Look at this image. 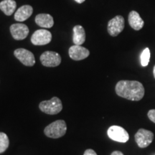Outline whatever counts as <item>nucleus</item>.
<instances>
[{"label": "nucleus", "mask_w": 155, "mask_h": 155, "mask_svg": "<svg viewBox=\"0 0 155 155\" xmlns=\"http://www.w3.org/2000/svg\"><path fill=\"white\" fill-rule=\"evenodd\" d=\"M116 93L126 99L138 101L144 96V88L137 81H120L116 84Z\"/></svg>", "instance_id": "nucleus-1"}, {"label": "nucleus", "mask_w": 155, "mask_h": 155, "mask_svg": "<svg viewBox=\"0 0 155 155\" xmlns=\"http://www.w3.org/2000/svg\"><path fill=\"white\" fill-rule=\"evenodd\" d=\"M67 131L66 123L64 120H57L47 126L44 129L45 134L52 139L63 137Z\"/></svg>", "instance_id": "nucleus-2"}, {"label": "nucleus", "mask_w": 155, "mask_h": 155, "mask_svg": "<svg viewBox=\"0 0 155 155\" xmlns=\"http://www.w3.org/2000/svg\"><path fill=\"white\" fill-rule=\"evenodd\" d=\"M40 111L49 115H55L59 114L63 109V104L58 97H53L49 101H43L39 104Z\"/></svg>", "instance_id": "nucleus-3"}, {"label": "nucleus", "mask_w": 155, "mask_h": 155, "mask_svg": "<svg viewBox=\"0 0 155 155\" xmlns=\"http://www.w3.org/2000/svg\"><path fill=\"white\" fill-rule=\"evenodd\" d=\"M107 134L110 139L117 142L126 143L129 139L127 131L119 126L110 127L107 131Z\"/></svg>", "instance_id": "nucleus-4"}, {"label": "nucleus", "mask_w": 155, "mask_h": 155, "mask_svg": "<svg viewBox=\"0 0 155 155\" xmlns=\"http://www.w3.org/2000/svg\"><path fill=\"white\" fill-rule=\"evenodd\" d=\"M124 18L121 15H118L111 19L108 23V32L112 37H116L121 33L124 29Z\"/></svg>", "instance_id": "nucleus-5"}, {"label": "nucleus", "mask_w": 155, "mask_h": 155, "mask_svg": "<svg viewBox=\"0 0 155 155\" xmlns=\"http://www.w3.org/2000/svg\"><path fill=\"white\" fill-rule=\"evenodd\" d=\"M51 40V32L44 29L35 31L31 37V42L35 45H45L49 44Z\"/></svg>", "instance_id": "nucleus-6"}, {"label": "nucleus", "mask_w": 155, "mask_h": 155, "mask_svg": "<svg viewBox=\"0 0 155 155\" xmlns=\"http://www.w3.org/2000/svg\"><path fill=\"white\" fill-rule=\"evenodd\" d=\"M40 61L45 67H56L61 63V57L58 53L45 51L40 56Z\"/></svg>", "instance_id": "nucleus-7"}, {"label": "nucleus", "mask_w": 155, "mask_h": 155, "mask_svg": "<svg viewBox=\"0 0 155 155\" xmlns=\"http://www.w3.org/2000/svg\"><path fill=\"white\" fill-rule=\"evenodd\" d=\"M135 141L140 148H145L152 142L154 134L151 131L144 129H140L136 133Z\"/></svg>", "instance_id": "nucleus-8"}, {"label": "nucleus", "mask_w": 155, "mask_h": 155, "mask_svg": "<svg viewBox=\"0 0 155 155\" xmlns=\"http://www.w3.org/2000/svg\"><path fill=\"white\" fill-rule=\"evenodd\" d=\"M14 55L23 65L26 66H33L35 64V59L33 53L28 50L19 48L15 50Z\"/></svg>", "instance_id": "nucleus-9"}, {"label": "nucleus", "mask_w": 155, "mask_h": 155, "mask_svg": "<svg viewBox=\"0 0 155 155\" xmlns=\"http://www.w3.org/2000/svg\"><path fill=\"white\" fill-rule=\"evenodd\" d=\"M10 32L12 38L16 40H22L27 38L29 34V28L27 25L22 23L12 25Z\"/></svg>", "instance_id": "nucleus-10"}, {"label": "nucleus", "mask_w": 155, "mask_h": 155, "mask_svg": "<svg viewBox=\"0 0 155 155\" xmlns=\"http://www.w3.org/2000/svg\"><path fill=\"white\" fill-rule=\"evenodd\" d=\"M68 53L70 58L74 61H81L86 59L90 55V52L88 49L76 45L71 46L69 48Z\"/></svg>", "instance_id": "nucleus-11"}, {"label": "nucleus", "mask_w": 155, "mask_h": 155, "mask_svg": "<svg viewBox=\"0 0 155 155\" xmlns=\"http://www.w3.org/2000/svg\"><path fill=\"white\" fill-rule=\"evenodd\" d=\"M33 13V8L30 5H23L17 9L15 14V19L17 22H24L30 18Z\"/></svg>", "instance_id": "nucleus-12"}, {"label": "nucleus", "mask_w": 155, "mask_h": 155, "mask_svg": "<svg viewBox=\"0 0 155 155\" xmlns=\"http://www.w3.org/2000/svg\"><path fill=\"white\" fill-rule=\"evenodd\" d=\"M129 25L135 30H140L143 28L144 25V22L140 15L137 12L131 11L129 15Z\"/></svg>", "instance_id": "nucleus-13"}, {"label": "nucleus", "mask_w": 155, "mask_h": 155, "mask_svg": "<svg viewBox=\"0 0 155 155\" xmlns=\"http://www.w3.org/2000/svg\"><path fill=\"white\" fill-rule=\"evenodd\" d=\"M35 22L38 26L43 28H50L53 26V17L48 14H39L35 17Z\"/></svg>", "instance_id": "nucleus-14"}, {"label": "nucleus", "mask_w": 155, "mask_h": 155, "mask_svg": "<svg viewBox=\"0 0 155 155\" xmlns=\"http://www.w3.org/2000/svg\"><path fill=\"white\" fill-rule=\"evenodd\" d=\"M86 41V32L81 25H76L73 28V42L76 45H81Z\"/></svg>", "instance_id": "nucleus-15"}, {"label": "nucleus", "mask_w": 155, "mask_h": 155, "mask_svg": "<svg viewBox=\"0 0 155 155\" xmlns=\"http://www.w3.org/2000/svg\"><path fill=\"white\" fill-rule=\"evenodd\" d=\"M17 3L15 0H3L0 2V9L7 16H10L15 12Z\"/></svg>", "instance_id": "nucleus-16"}, {"label": "nucleus", "mask_w": 155, "mask_h": 155, "mask_svg": "<svg viewBox=\"0 0 155 155\" xmlns=\"http://www.w3.org/2000/svg\"><path fill=\"white\" fill-rule=\"evenodd\" d=\"M9 145V140L7 135L4 132H0V154L5 152Z\"/></svg>", "instance_id": "nucleus-17"}, {"label": "nucleus", "mask_w": 155, "mask_h": 155, "mask_svg": "<svg viewBox=\"0 0 155 155\" xmlns=\"http://www.w3.org/2000/svg\"><path fill=\"white\" fill-rule=\"evenodd\" d=\"M141 64L142 66L146 67L148 65L150 60V50L148 48H145L141 54Z\"/></svg>", "instance_id": "nucleus-18"}, {"label": "nucleus", "mask_w": 155, "mask_h": 155, "mask_svg": "<svg viewBox=\"0 0 155 155\" xmlns=\"http://www.w3.org/2000/svg\"><path fill=\"white\" fill-rule=\"evenodd\" d=\"M148 117L151 121L155 124V109H152L148 112Z\"/></svg>", "instance_id": "nucleus-19"}, {"label": "nucleus", "mask_w": 155, "mask_h": 155, "mask_svg": "<svg viewBox=\"0 0 155 155\" xmlns=\"http://www.w3.org/2000/svg\"><path fill=\"white\" fill-rule=\"evenodd\" d=\"M83 155H97V154L94 150H91V149H88V150H86L85 151Z\"/></svg>", "instance_id": "nucleus-20"}, {"label": "nucleus", "mask_w": 155, "mask_h": 155, "mask_svg": "<svg viewBox=\"0 0 155 155\" xmlns=\"http://www.w3.org/2000/svg\"><path fill=\"white\" fill-rule=\"evenodd\" d=\"M111 155H124V154L120 151H114L111 153Z\"/></svg>", "instance_id": "nucleus-21"}, {"label": "nucleus", "mask_w": 155, "mask_h": 155, "mask_svg": "<svg viewBox=\"0 0 155 155\" xmlns=\"http://www.w3.org/2000/svg\"><path fill=\"white\" fill-rule=\"evenodd\" d=\"M75 1L77 3H78V4H82V3L86 1V0H75Z\"/></svg>", "instance_id": "nucleus-22"}, {"label": "nucleus", "mask_w": 155, "mask_h": 155, "mask_svg": "<svg viewBox=\"0 0 155 155\" xmlns=\"http://www.w3.org/2000/svg\"><path fill=\"white\" fill-rule=\"evenodd\" d=\"M153 73H154V78H155V65H154V70H153Z\"/></svg>", "instance_id": "nucleus-23"}]
</instances>
